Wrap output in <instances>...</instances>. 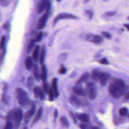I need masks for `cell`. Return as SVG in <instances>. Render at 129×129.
<instances>
[{"mask_svg":"<svg viewBox=\"0 0 129 129\" xmlns=\"http://www.w3.org/2000/svg\"><path fill=\"white\" fill-rule=\"evenodd\" d=\"M42 38V32H40V33H38V35H37V36L36 37L35 40L36 42H40L41 41V39Z\"/></svg>","mask_w":129,"mask_h":129,"instance_id":"4dcf8cb0","label":"cell"},{"mask_svg":"<svg viewBox=\"0 0 129 129\" xmlns=\"http://www.w3.org/2000/svg\"><path fill=\"white\" fill-rule=\"evenodd\" d=\"M85 13L88 15V17H89V18L90 19H91L92 18L93 14V12H92V11L91 10H86L85 11Z\"/></svg>","mask_w":129,"mask_h":129,"instance_id":"836d02e7","label":"cell"},{"mask_svg":"<svg viewBox=\"0 0 129 129\" xmlns=\"http://www.w3.org/2000/svg\"><path fill=\"white\" fill-rule=\"evenodd\" d=\"M70 115L72 117L73 121L75 123V124H77V120H76V117L75 115H74L72 113H71V112L70 113Z\"/></svg>","mask_w":129,"mask_h":129,"instance_id":"f35d334b","label":"cell"},{"mask_svg":"<svg viewBox=\"0 0 129 129\" xmlns=\"http://www.w3.org/2000/svg\"><path fill=\"white\" fill-rule=\"evenodd\" d=\"M60 120L61 123L63 126H65V127H68L69 126V122L65 116H61L60 117Z\"/></svg>","mask_w":129,"mask_h":129,"instance_id":"603a6c76","label":"cell"},{"mask_svg":"<svg viewBox=\"0 0 129 129\" xmlns=\"http://www.w3.org/2000/svg\"><path fill=\"white\" fill-rule=\"evenodd\" d=\"M86 40L88 41H91L94 43H100L103 42V40L102 36L97 35H91L89 34L86 36Z\"/></svg>","mask_w":129,"mask_h":129,"instance_id":"52a82bcc","label":"cell"},{"mask_svg":"<svg viewBox=\"0 0 129 129\" xmlns=\"http://www.w3.org/2000/svg\"><path fill=\"white\" fill-rule=\"evenodd\" d=\"M33 75H34V77L36 80H40L41 78V74L39 72L38 67L36 65L34 66V69H33Z\"/></svg>","mask_w":129,"mask_h":129,"instance_id":"44dd1931","label":"cell"},{"mask_svg":"<svg viewBox=\"0 0 129 129\" xmlns=\"http://www.w3.org/2000/svg\"><path fill=\"white\" fill-rule=\"evenodd\" d=\"M38 97L40 98L41 100H43L44 99V97H45L44 92L43 91V90H42L41 89V88H40V90H39Z\"/></svg>","mask_w":129,"mask_h":129,"instance_id":"f1b7e54d","label":"cell"},{"mask_svg":"<svg viewBox=\"0 0 129 129\" xmlns=\"http://www.w3.org/2000/svg\"><path fill=\"white\" fill-rule=\"evenodd\" d=\"M124 26L126 28L128 31H129V24H125L124 25Z\"/></svg>","mask_w":129,"mask_h":129,"instance_id":"ee69618b","label":"cell"},{"mask_svg":"<svg viewBox=\"0 0 129 129\" xmlns=\"http://www.w3.org/2000/svg\"><path fill=\"white\" fill-rule=\"evenodd\" d=\"M116 13L115 12H108L105 13V15L108 16H113L114 15H115Z\"/></svg>","mask_w":129,"mask_h":129,"instance_id":"60d3db41","label":"cell"},{"mask_svg":"<svg viewBox=\"0 0 129 129\" xmlns=\"http://www.w3.org/2000/svg\"><path fill=\"white\" fill-rule=\"evenodd\" d=\"M33 83H34V81H33V79L32 77L30 76L27 79V86L29 87H32V86L33 84Z\"/></svg>","mask_w":129,"mask_h":129,"instance_id":"83f0119b","label":"cell"},{"mask_svg":"<svg viewBox=\"0 0 129 129\" xmlns=\"http://www.w3.org/2000/svg\"><path fill=\"white\" fill-rule=\"evenodd\" d=\"M102 36L106 38L107 39H110L111 37V34H110L108 32H105V31H103L102 32Z\"/></svg>","mask_w":129,"mask_h":129,"instance_id":"f546056e","label":"cell"},{"mask_svg":"<svg viewBox=\"0 0 129 129\" xmlns=\"http://www.w3.org/2000/svg\"><path fill=\"white\" fill-rule=\"evenodd\" d=\"M110 74L108 73L102 72L99 76L98 80L102 86H105L110 78Z\"/></svg>","mask_w":129,"mask_h":129,"instance_id":"ba28073f","label":"cell"},{"mask_svg":"<svg viewBox=\"0 0 129 129\" xmlns=\"http://www.w3.org/2000/svg\"><path fill=\"white\" fill-rule=\"evenodd\" d=\"M101 72L100 70L99 69H94L92 71L91 73V77L92 79L95 81L98 80L99 76L101 74Z\"/></svg>","mask_w":129,"mask_h":129,"instance_id":"e0dca14e","label":"cell"},{"mask_svg":"<svg viewBox=\"0 0 129 129\" xmlns=\"http://www.w3.org/2000/svg\"><path fill=\"white\" fill-rule=\"evenodd\" d=\"M58 115V111L57 109H55L54 111V116L55 118H57Z\"/></svg>","mask_w":129,"mask_h":129,"instance_id":"b9f144b4","label":"cell"},{"mask_svg":"<svg viewBox=\"0 0 129 129\" xmlns=\"http://www.w3.org/2000/svg\"><path fill=\"white\" fill-rule=\"evenodd\" d=\"M91 128L94 129H98V127H92Z\"/></svg>","mask_w":129,"mask_h":129,"instance_id":"bcb514c9","label":"cell"},{"mask_svg":"<svg viewBox=\"0 0 129 129\" xmlns=\"http://www.w3.org/2000/svg\"><path fill=\"white\" fill-rule=\"evenodd\" d=\"M42 115V108H39V109H38L36 112V115L32 121V124H34V123H35L36 122L40 120L41 119Z\"/></svg>","mask_w":129,"mask_h":129,"instance_id":"ac0fdd59","label":"cell"},{"mask_svg":"<svg viewBox=\"0 0 129 129\" xmlns=\"http://www.w3.org/2000/svg\"><path fill=\"white\" fill-rule=\"evenodd\" d=\"M127 19H128L129 20V16L128 17V18H127Z\"/></svg>","mask_w":129,"mask_h":129,"instance_id":"c3c4849f","label":"cell"},{"mask_svg":"<svg viewBox=\"0 0 129 129\" xmlns=\"http://www.w3.org/2000/svg\"><path fill=\"white\" fill-rule=\"evenodd\" d=\"M104 1H108V0H104Z\"/></svg>","mask_w":129,"mask_h":129,"instance_id":"681fc988","label":"cell"},{"mask_svg":"<svg viewBox=\"0 0 129 129\" xmlns=\"http://www.w3.org/2000/svg\"><path fill=\"white\" fill-rule=\"evenodd\" d=\"M35 42L36 41L35 40H31L29 42L28 44V47H27V53H29L31 51L33 46H34Z\"/></svg>","mask_w":129,"mask_h":129,"instance_id":"d4e9b609","label":"cell"},{"mask_svg":"<svg viewBox=\"0 0 129 129\" xmlns=\"http://www.w3.org/2000/svg\"><path fill=\"white\" fill-rule=\"evenodd\" d=\"M72 91L78 96H86L85 89H83L81 84L76 83V85L72 88Z\"/></svg>","mask_w":129,"mask_h":129,"instance_id":"5b68a950","label":"cell"},{"mask_svg":"<svg viewBox=\"0 0 129 129\" xmlns=\"http://www.w3.org/2000/svg\"><path fill=\"white\" fill-rule=\"evenodd\" d=\"M76 118L78 120L85 122H89L90 121V116L88 114H76L75 115Z\"/></svg>","mask_w":129,"mask_h":129,"instance_id":"4fadbf2b","label":"cell"},{"mask_svg":"<svg viewBox=\"0 0 129 129\" xmlns=\"http://www.w3.org/2000/svg\"><path fill=\"white\" fill-rule=\"evenodd\" d=\"M50 2V0H40L37 7V12L38 14L42 13L44 9L46 8L47 6Z\"/></svg>","mask_w":129,"mask_h":129,"instance_id":"30bf717a","label":"cell"},{"mask_svg":"<svg viewBox=\"0 0 129 129\" xmlns=\"http://www.w3.org/2000/svg\"><path fill=\"white\" fill-rule=\"evenodd\" d=\"M86 94L88 98L90 100H94L97 96V89L94 83L90 82L86 85Z\"/></svg>","mask_w":129,"mask_h":129,"instance_id":"277c9868","label":"cell"},{"mask_svg":"<svg viewBox=\"0 0 129 129\" xmlns=\"http://www.w3.org/2000/svg\"><path fill=\"white\" fill-rule=\"evenodd\" d=\"M47 69L46 68V66L44 65H42L41 68V79L43 81H46L47 79Z\"/></svg>","mask_w":129,"mask_h":129,"instance_id":"5bb4252c","label":"cell"},{"mask_svg":"<svg viewBox=\"0 0 129 129\" xmlns=\"http://www.w3.org/2000/svg\"><path fill=\"white\" fill-rule=\"evenodd\" d=\"M8 4V2L6 0H0V4L2 5L3 6H6Z\"/></svg>","mask_w":129,"mask_h":129,"instance_id":"74e56055","label":"cell"},{"mask_svg":"<svg viewBox=\"0 0 129 129\" xmlns=\"http://www.w3.org/2000/svg\"><path fill=\"white\" fill-rule=\"evenodd\" d=\"M48 94V99H49V101H51V102H52V101L54 100V92L52 90V88H49Z\"/></svg>","mask_w":129,"mask_h":129,"instance_id":"484cf974","label":"cell"},{"mask_svg":"<svg viewBox=\"0 0 129 129\" xmlns=\"http://www.w3.org/2000/svg\"><path fill=\"white\" fill-rule=\"evenodd\" d=\"M16 96L19 104L23 107H26L29 104V100L27 93L20 88L16 89Z\"/></svg>","mask_w":129,"mask_h":129,"instance_id":"7a4b0ae2","label":"cell"},{"mask_svg":"<svg viewBox=\"0 0 129 129\" xmlns=\"http://www.w3.org/2000/svg\"><path fill=\"white\" fill-rule=\"evenodd\" d=\"M49 12L45 13L39 19L37 23V28L38 29H42L45 26L48 18Z\"/></svg>","mask_w":129,"mask_h":129,"instance_id":"8992f818","label":"cell"},{"mask_svg":"<svg viewBox=\"0 0 129 129\" xmlns=\"http://www.w3.org/2000/svg\"><path fill=\"white\" fill-rule=\"evenodd\" d=\"M70 102L75 107L77 108H80L82 106V102L80 99L78 97L75 96V95H71L70 97Z\"/></svg>","mask_w":129,"mask_h":129,"instance_id":"8fae6325","label":"cell"},{"mask_svg":"<svg viewBox=\"0 0 129 129\" xmlns=\"http://www.w3.org/2000/svg\"><path fill=\"white\" fill-rule=\"evenodd\" d=\"M125 99L126 100H129V92H128V93H127L125 95Z\"/></svg>","mask_w":129,"mask_h":129,"instance_id":"7bdbcfd3","label":"cell"},{"mask_svg":"<svg viewBox=\"0 0 129 129\" xmlns=\"http://www.w3.org/2000/svg\"><path fill=\"white\" fill-rule=\"evenodd\" d=\"M33 115L30 113V111L29 110L26 112V113L24 115V121L26 124H27V123L29 122L31 116Z\"/></svg>","mask_w":129,"mask_h":129,"instance_id":"7402d4cb","label":"cell"},{"mask_svg":"<svg viewBox=\"0 0 129 129\" xmlns=\"http://www.w3.org/2000/svg\"><path fill=\"white\" fill-rule=\"evenodd\" d=\"M33 65V62L32 58L30 57H27L25 61V68L27 70H30L32 68Z\"/></svg>","mask_w":129,"mask_h":129,"instance_id":"2e32d148","label":"cell"},{"mask_svg":"<svg viewBox=\"0 0 129 129\" xmlns=\"http://www.w3.org/2000/svg\"><path fill=\"white\" fill-rule=\"evenodd\" d=\"M77 19V17L73 14H68V13H63L60 14L59 15H58L54 21V24H55L57 22L60 20V19Z\"/></svg>","mask_w":129,"mask_h":129,"instance_id":"9c48e42d","label":"cell"},{"mask_svg":"<svg viewBox=\"0 0 129 129\" xmlns=\"http://www.w3.org/2000/svg\"><path fill=\"white\" fill-rule=\"evenodd\" d=\"M40 87H35L33 89V93H34V95L35 97L37 98L38 96V92H39V90H40Z\"/></svg>","mask_w":129,"mask_h":129,"instance_id":"d6a6232c","label":"cell"},{"mask_svg":"<svg viewBox=\"0 0 129 129\" xmlns=\"http://www.w3.org/2000/svg\"><path fill=\"white\" fill-rule=\"evenodd\" d=\"M128 89V86L124 80L120 79H114L110 83L108 90L112 97L118 99L126 93Z\"/></svg>","mask_w":129,"mask_h":129,"instance_id":"6da1fadb","label":"cell"},{"mask_svg":"<svg viewBox=\"0 0 129 129\" xmlns=\"http://www.w3.org/2000/svg\"><path fill=\"white\" fill-rule=\"evenodd\" d=\"M67 72V69L64 68V67H63V68H61L59 70V73L61 74H65Z\"/></svg>","mask_w":129,"mask_h":129,"instance_id":"8d00e7d4","label":"cell"},{"mask_svg":"<svg viewBox=\"0 0 129 129\" xmlns=\"http://www.w3.org/2000/svg\"><path fill=\"white\" fill-rule=\"evenodd\" d=\"M5 41H6V37L5 36H3L1 39V41H0V49H2L5 43Z\"/></svg>","mask_w":129,"mask_h":129,"instance_id":"1f68e13d","label":"cell"},{"mask_svg":"<svg viewBox=\"0 0 129 129\" xmlns=\"http://www.w3.org/2000/svg\"><path fill=\"white\" fill-rule=\"evenodd\" d=\"M99 63L102 65H108L109 64V61L106 58H102L100 60Z\"/></svg>","mask_w":129,"mask_h":129,"instance_id":"d590c367","label":"cell"},{"mask_svg":"<svg viewBox=\"0 0 129 129\" xmlns=\"http://www.w3.org/2000/svg\"><path fill=\"white\" fill-rule=\"evenodd\" d=\"M42 89H43V91L44 92V93H45L46 94L48 93L49 88L48 87V84L46 81H45L44 83H43V86H42Z\"/></svg>","mask_w":129,"mask_h":129,"instance_id":"4316f807","label":"cell"},{"mask_svg":"<svg viewBox=\"0 0 129 129\" xmlns=\"http://www.w3.org/2000/svg\"><path fill=\"white\" fill-rule=\"evenodd\" d=\"M79 127H80V128H81L82 129H86L89 128V127H88V125H87L85 124H84V123L80 124L79 125Z\"/></svg>","mask_w":129,"mask_h":129,"instance_id":"ab89813d","label":"cell"},{"mask_svg":"<svg viewBox=\"0 0 129 129\" xmlns=\"http://www.w3.org/2000/svg\"><path fill=\"white\" fill-rule=\"evenodd\" d=\"M46 49L44 45H43L41 51V54L40 56V58H39V61H40V63L41 65H43L44 63V61L45 59V57H46Z\"/></svg>","mask_w":129,"mask_h":129,"instance_id":"9a60e30c","label":"cell"},{"mask_svg":"<svg viewBox=\"0 0 129 129\" xmlns=\"http://www.w3.org/2000/svg\"><path fill=\"white\" fill-rule=\"evenodd\" d=\"M22 118H23V112L22 109H20L14 110L8 116V119L13 120L16 127H18L19 126Z\"/></svg>","mask_w":129,"mask_h":129,"instance_id":"3957f363","label":"cell"},{"mask_svg":"<svg viewBox=\"0 0 129 129\" xmlns=\"http://www.w3.org/2000/svg\"><path fill=\"white\" fill-rule=\"evenodd\" d=\"M12 128H13V125L12 123L10 122H8L4 127L5 129H11Z\"/></svg>","mask_w":129,"mask_h":129,"instance_id":"e575fe53","label":"cell"},{"mask_svg":"<svg viewBox=\"0 0 129 129\" xmlns=\"http://www.w3.org/2000/svg\"><path fill=\"white\" fill-rule=\"evenodd\" d=\"M39 52H40V46H37L35 47V48L33 51V54H32V59L35 61H37L38 59V55H39Z\"/></svg>","mask_w":129,"mask_h":129,"instance_id":"ffe728a7","label":"cell"},{"mask_svg":"<svg viewBox=\"0 0 129 129\" xmlns=\"http://www.w3.org/2000/svg\"><path fill=\"white\" fill-rule=\"evenodd\" d=\"M57 81H58L57 78H54L53 79L52 82V90L54 93V96L56 98H57L59 95V91L58 89V86H57Z\"/></svg>","mask_w":129,"mask_h":129,"instance_id":"7c38bea8","label":"cell"},{"mask_svg":"<svg viewBox=\"0 0 129 129\" xmlns=\"http://www.w3.org/2000/svg\"></svg>","mask_w":129,"mask_h":129,"instance_id":"f907efd6","label":"cell"},{"mask_svg":"<svg viewBox=\"0 0 129 129\" xmlns=\"http://www.w3.org/2000/svg\"><path fill=\"white\" fill-rule=\"evenodd\" d=\"M90 1V0H84V3H87L89 1Z\"/></svg>","mask_w":129,"mask_h":129,"instance_id":"f6af8a7d","label":"cell"},{"mask_svg":"<svg viewBox=\"0 0 129 129\" xmlns=\"http://www.w3.org/2000/svg\"><path fill=\"white\" fill-rule=\"evenodd\" d=\"M119 114L122 116H125L128 114V109L127 108H122L119 111Z\"/></svg>","mask_w":129,"mask_h":129,"instance_id":"cb8c5ba5","label":"cell"},{"mask_svg":"<svg viewBox=\"0 0 129 129\" xmlns=\"http://www.w3.org/2000/svg\"><path fill=\"white\" fill-rule=\"evenodd\" d=\"M89 74L88 72H86L85 73H84L80 78V79L78 80V81L76 83L78 84H82V83L86 82L89 78Z\"/></svg>","mask_w":129,"mask_h":129,"instance_id":"d6986e66","label":"cell"},{"mask_svg":"<svg viewBox=\"0 0 129 129\" xmlns=\"http://www.w3.org/2000/svg\"><path fill=\"white\" fill-rule=\"evenodd\" d=\"M61 1V0H57V2H60V1Z\"/></svg>","mask_w":129,"mask_h":129,"instance_id":"7dc6e473","label":"cell"}]
</instances>
